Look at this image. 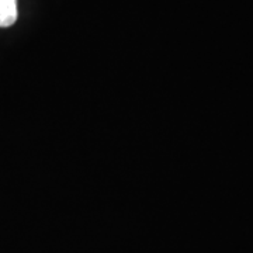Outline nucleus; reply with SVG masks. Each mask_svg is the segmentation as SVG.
I'll return each instance as SVG.
<instances>
[{"label": "nucleus", "mask_w": 253, "mask_h": 253, "mask_svg": "<svg viewBox=\"0 0 253 253\" xmlns=\"http://www.w3.org/2000/svg\"><path fill=\"white\" fill-rule=\"evenodd\" d=\"M17 16V0H0V27L13 26Z\"/></svg>", "instance_id": "1"}]
</instances>
